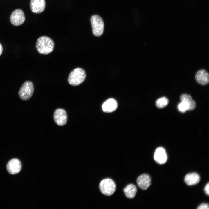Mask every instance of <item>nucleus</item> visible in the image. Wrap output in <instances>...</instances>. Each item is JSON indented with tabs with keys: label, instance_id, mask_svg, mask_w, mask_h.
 <instances>
[{
	"label": "nucleus",
	"instance_id": "f257e3e1",
	"mask_svg": "<svg viewBox=\"0 0 209 209\" xmlns=\"http://www.w3.org/2000/svg\"><path fill=\"white\" fill-rule=\"evenodd\" d=\"M53 41L50 37L42 36L37 39L36 44L37 51L40 54H48L53 50L54 47Z\"/></svg>",
	"mask_w": 209,
	"mask_h": 209
},
{
	"label": "nucleus",
	"instance_id": "f03ea898",
	"mask_svg": "<svg viewBox=\"0 0 209 209\" xmlns=\"http://www.w3.org/2000/svg\"><path fill=\"white\" fill-rule=\"evenodd\" d=\"M86 77L85 71L81 68H76L70 73L68 78V82L71 85L77 86L84 82Z\"/></svg>",
	"mask_w": 209,
	"mask_h": 209
},
{
	"label": "nucleus",
	"instance_id": "7ed1b4c3",
	"mask_svg": "<svg viewBox=\"0 0 209 209\" xmlns=\"http://www.w3.org/2000/svg\"><path fill=\"white\" fill-rule=\"evenodd\" d=\"M90 20L93 35L97 37L102 35L104 32V24L101 17L98 15H93Z\"/></svg>",
	"mask_w": 209,
	"mask_h": 209
},
{
	"label": "nucleus",
	"instance_id": "20e7f679",
	"mask_svg": "<svg viewBox=\"0 0 209 209\" xmlns=\"http://www.w3.org/2000/svg\"><path fill=\"white\" fill-rule=\"evenodd\" d=\"M34 90L33 83L30 81H26L23 84L19 90V96L22 100L27 101L33 96Z\"/></svg>",
	"mask_w": 209,
	"mask_h": 209
},
{
	"label": "nucleus",
	"instance_id": "39448f33",
	"mask_svg": "<svg viewBox=\"0 0 209 209\" xmlns=\"http://www.w3.org/2000/svg\"><path fill=\"white\" fill-rule=\"evenodd\" d=\"M99 189L103 194L110 196L115 192L116 185L113 180L110 178H106L102 180L100 182Z\"/></svg>",
	"mask_w": 209,
	"mask_h": 209
},
{
	"label": "nucleus",
	"instance_id": "423d86ee",
	"mask_svg": "<svg viewBox=\"0 0 209 209\" xmlns=\"http://www.w3.org/2000/svg\"><path fill=\"white\" fill-rule=\"evenodd\" d=\"M10 21L15 26L22 24L25 21V17L23 11L20 9H17L13 11L10 16Z\"/></svg>",
	"mask_w": 209,
	"mask_h": 209
},
{
	"label": "nucleus",
	"instance_id": "0eeeda50",
	"mask_svg": "<svg viewBox=\"0 0 209 209\" xmlns=\"http://www.w3.org/2000/svg\"><path fill=\"white\" fill-rule=\"evenodd\" d=\"M54 119L57 125L60 126L65 125L67 121V116L66 111L62 109H57L54 113Z\"/></svg>",
	"mask_w": 209,
	"mask_h": 209
},
{
	"label": "nucleus",
	"instance_id": "6e6552de",
	"mask_svg": "<svg viewBox=\"0 0 209 209\" xmlns=\"http://www.w3.org/2000/svg\"><path fill=\"white\" fill-rule=\"evenodd\" d=\"M22 167L20 161L17 158L10 160L8 163L6 168L8 172L12 175L18 174L21 171Z\"/></svg>",
	"mask_w": 209,
	"mask_h": 209
},
{
	"label": "nucleus",
	"instance_id": "1a4fd4ad",
	"mask_svg": "<svg viewBox=\"0 0 209 209\" xmlns=\"http://www.w3.org/2000/svg\"><path fill=\"white\" fill-rule=\"evenodd\" d=\"M196 81L199 84L205 86L209 82V75L208 72L204 69L198 70L195 75Z\"/></svg>",
	"mask_w": 209,
	"mask_h": 209
},
{
	"label": "nucleus",
	"instance_id": "9d476101",
	"mask_svg": "<svg viewBox=\"0 0 209 209\" xmlns=\"http://www.w3.org/2000/svg\"><path fill=\"white\" fill-rule=\"evenodd\" d=\"M154 158L160 164L165 163L167 161V156L165 149L162 147L157 148L154 153Z\"/></svg>",
	"mask_w": 209,
	"mask_h": 209
},
{
	"label": "nucleus",
	"instance_id": "9b49d317",
	"mask_svg": "<svg viewBox=\"0 0 209 209\" xmlns=\"http://www.w3.org/2000/svg\"><path fill=\"white\" fill-rule=\"evenodd\" d=\"M30 6L33 12L40 13L43 12L45 8V0H31Z\"/></svg>",
	"mask_w": 209,
	"mask_h": 209
},
{
	"label": "nucleus",
	"instance_id": "f8f14e48",
	"mask_svg": "<svg viewBox=\"0 0 209 209\" xmlns=\"http://www.w3.org/2000/svg\"><path fill=\"white\" fill-rule=\"evenodd\" d=\"M136 182L140 188L145 190L148 188L151 184V178L148 174H143L138 176Z\"/></svg>",
	"mask_w": 209,
	"mask_h": 209
},
{
	"label": "nucleus",
	"instance_id": "ddd939ff",
	"mask_svg": "<svg viewBox=\"0 0 209 209\" xmlns=\"http://www.w3.org/2000/svg\"><path fill=\"white\" fill-rule=\"evenodd\" d=\"M117 106L116 101L113 98H110L103 103L102 109L105 112L110 113L114 111L116 109Z\"/></svg>",
	"mask_w": 209,
	"mask_h": 209
},
{
	"label": "nucleus",
	"instance_id": "4468645a",
	"mask_svg": "<svg viewBox=\"0 0 209 209\" xmlns=\"http://www.w3.org/2000/svg\"><path fill=\"white\" fill-rule=\"evenodd\" d=\"M200 179V176L197 173L193 172L187 174L185 177L184 181L187 185L192 186L198 183Z\"/></svg>",
	"mask_w": 209,
	"mask_h": 209
},
{
	"label": "nucleus",
	"instance_id": "2eb2a0df",
	"mask_svg": "<svg viewBox=\"0 0 209 209\" xmlns=\"http://www.w3.org/2000/svg\"><path fill=\"white\" fill-rule=\"evenodd\" d=\"M181 101L187 103L188 106V110L192 111L196 107V103L193 100L191 96L188 94L184 93L181 94L180 97Z\"/></svg>",
	"mask_w": 209,
	"mask_h": 209
},
{
	"label": "nucleus",
	"instance_id": "dca6fc26",
	"mask_svg": "<svg viewBox=\"0 0 209 209\" xmlns=\"http://www.w3.org/2000/svg\"><path fill=\"white\" fill-rule=\"evenodd\" d=\"M126 196L129 199L134 198L137 193V188L136 186L132 184L128 185L123 190Z\"/></svg>",
	"mask_w": 209,
	"mask_h": 209
},
{
	"label": "nucleus",
	"instance_id": "f3484780",
	"mask_svg": "<svg viewBox=\"0 0 209 209\" xmlns=\"http://www.w3.org/2000/svg\"><path fill=\"white\" fill-rule=\"evenodd\" d=\"M169 103L167 98L164 96L158 99L156 102V106L159 109L163 108L166 106Z\"/></svg>",
	"mask_w": 209,
	"mask_h": 209
},
{
	"label": "nucleus",
	"instance_id": "a211bd4d",
	"mask_svg": "<svg viewBox=\"0 0 209 209\" xmlns=\"http://www.w3.org/2000/svg\"><path fill=\"white\" fill-rule=\"evenodd\" d=\"M178 109L179 111L181 112L185 113L187 110H188V104L186 102L181 101L178 105Z\"/></svg>",
	"mask_w": 209,
	"mask_h": 209
},
{
	"label": "nucleus",
	"instance_id": "6ab92c4d",
	"mask_svg": "<svg viewBox=\"0 0 209 209\" xmlns=\"http://www.w3.org/2000/svg\"><path fill=\"white\" fill-rule=\"evenodd\" d=\"M197 208V209H209V205L206 203H203L199 206Z\"/></svg>",
	"mask_w": 209,
	"mask_h": 209
},
{
	"label": "nucleus",
	"instance_id": "aec40b11",
	"mask_svg": "<svg viewBox=\"0 0 209 209\" xmlns=\"http://www.w3.org/2000/svg\"><path fill=\"white\" fill-rule=\"evenodd\" d=\"M209 183H208L204 187V191L206 194L208 195H209Z\"/></svg>",
	"mask_w": 209,
	"mask_h": 209
},
{
	"label": "nucleus",
	"instance_id": "412c9836",
	"mask_svg": "<svg viewBox=\"0 0 209 209\" xmlns=\"http://www.w3.org/2000/svg\"><path fill=\"white\" fill-rule=\"evenodd\" d=\"M3 49V47L1 45V44L0 43V56L2 54V53Z\"/></svg>",
	"mask_w": 209,
	"mask_h": 209
}]
</instances>
